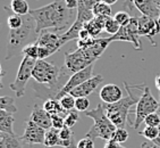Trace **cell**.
Returning <instances> with one entry per match:
<instances>
[{
	"label": "cell",
	"mask_w": 160,
	"mask_h": 148,
	"mask_svg": "<svg viewBox=\"0 0 160 148\" xmlns=\"http://www.w3.org/2000/svg\"><path fill=\"white\" fill-rule=\"evenodd\" d=\"M65 3L69 9H77L78 7V0H65Z\"/></svg>",
	"instance_id": "obj_41"
},
{
	"label": "cell",
	"mask_w": 160,
	"mask_h": 148,
	"mask_svg": "<svg viewBox=\"0 0 160 148\" xmlns=\"http://www.w3.org/2000/svg\"><path fill=\"white\" fill-rule=\"evenodd\" d=\"M154 144H157L158 146H160V127H159V136H158V138H156L153 140Z\"/></svg>",
	"instance_id": "obj_46"
},
{
	"label": "cell",
	"mask_w": 160,
	"mask_h": 148,
	"mask_svg": "<svg viewBox=\"0 0 160 148\" xmlns=\"http://www.w3.org/2000/svg\"><path fill=\"white\" fill-rule=\"evenodd\" d=\"M154 84H156V88L158 89V91L160 92V74L157 75L156 79H154Z\"/></svg>",
	"instance_id": "obj_44"
},
{
	"label": "cell",
	"mask_w": 160,
	"mask_h": 148,
	"mask_svg": "<svg viewBox=\"0 0 160 148\" xmlns=\"http://www.w3.org/2000/svg\"><path fill=\"white\" fill-rule=\"evenodd\" d=\"M37 23L33 16L28 14L23 16V25L18 29H9L7 37L6 59L14 58L23 51L25 46L33 43L38 39Z\"/></svg>",
	"instance_id": "obj_3"
},
{
	"label": "cell",
	"mask_w": 160,
	"mask_h": 148,
	"mask_svg": "<svg viewBox=\"0 0 160 148\" xmlns=\"http://www.w3.org/2000/svg\"><path fill=\"white\" fill-rule=\"evenodd\" d=\"M111 139H114L115 141L119 142V144H123L128 139V132H127V130L125 128H117L115 130Z\"/></svg>",
	"instance_id": "obj_29"
},
{
	"label": "cell",
	"mask_w": 160,
	"mask_h": 148,
	"mask_svg": "<svg viewBox=\"0 0 160 148\" xmlns=\"http://www.w3.org/2000/svg\"><path fill=\"white\" fill-rule=\"evenodd\" d=\"M59 140L62 141H66V140H72L74 139V133L72 131V128L64 127L62 129L59 130Z\"/></svg>",
	"instance_id": "obj_36"
},
{
	"label": "cell",
	"mask_w": 160,
	"mask_h": 148,
	"mask_svg": "<svg viewBox=\"0 0 160 148\" xmlns=\"http://www.w3.org/2000/svg\"><path fill=\"white\" fill-rule=\"evenodd\" d=\"M3 144L6 148H23L22 147V139L17 135H5L3 137Z\"/></svg>",
	"instance_id": "obj_24"
},
{
	"label": "cell",
	"mask_w": 160,
	"mask_h": 148,
	"mask_svg": "<svg viewBox=\"0 0 160 148\" xmlns=\"http://www.w3.org/2000/svg\"><path fill=\"white\" fill-rule=\"evenodd\" d=\"M100 1H103V3H108V5H114V3H117V0H100Z\"/></svg>",
	"instance_id": "obj_45"
},
{
	"label": "cell",
	"mask_w": 160,
	"mask_h": 148,
	"mask_svg": "<svg viewBox=\"0 0 160 148\" xmlns=\"http://www.w3.org/2000/svg\"><path fill=\"white\" fill-rule=\"evenodd\" d=\"M92 77H93V64L88 66V67L82 70V71H78L73 74V75L69 77V80L67 81V83L65 84L64 88L60 90V92L56 97V99H60L62 96L69 93L74 88H76L77 86H80V84H82L83 82H85L86 80L91 79Z\"/></svg>",
	"instance_id": "obj_12"
},
{
	"label": "cell",
	"mask_w": 160,
	"mask_h": 148,
	"mask_svg": "<svg viewBox=\"0 0 160 148\" xmlns=\"http://www.w3.org/2000/svg\"><path fill=\"white\" fill-rule=\"evenodd\" d=\"M51 124H52V128L57 130L62 129L65 127V115H51Z\"/></svg>",
	"instance_id": "obj_35"
},
{
	"label": "cell",
	"mask_w": 160,
	"mask_h": 148,
	"mask_svg": "<svg viewBox=\"0 0 160 148\" xmlns=\"http://www.w3.org/2000/svg\"><path fill=\"white\" fill-rule=\"evenodd\" d=\"M42 107L44 108L50 115L60 114V115H65V116H66V114H67V112L62 107L60 102H59L58 99H55V98L47 99Z\"/></svg>",
	"instance_id": "obj_19"
},
{
	"label": "cell",
	"mask_w": 160,
	"mask_h": 148,
	"mask_svg": "<svg viewBox=\"0 0 160 148\" xmlns=\"http://www.w3.org/2000/svg\"><path fill=\"white\" fill-rule=\"evenodd\" d=\"M62 34V32L56 31L53 29H46V30H42L39 33L35 42L38 43V46L46 47L55 54L56 51H58L62 47V43H60Z\"/></svg>",
	"instance_id": "obj_11"
},
{
	"label": "cell",
	"mask_w": 160,
	"mask_h": 148,
	"mask_svg": "<svg viewBox=\"0 0 160 148\" xmlns=\"http://www.w3.org/2000/svg\"><path fill=\"white\" fill-rule=\"evenodd\" d=\"M114 18L117 21V23L120 25V26H125V25H127L129 23L131 18H132V16L129 15L127 12H125V10H120V12L115 14Z\"/></svg>",
	"instance_id": "obj_32"
},
{
	"label": "cell",
	"mask_w": 160,
	"mask_h": 148,
	"mask_svg": "<svg viewBox=\"0 0 160 148\" xmlns=\"http://www.w3.org/2000/svg\"><path fill=\"white\" fill-rule=\"evenodd\" d=\"M0 75H6V71H3L1 67V63H0Z\"/></svg>",
	"instance_id": "obj_48"
},
{
	"label": "cell",
	"mask_w": 160,
	"mask_h": 148,
	"mask_svg": "<svg viewBox=\"0 0 160 148\" xmlns=\"http://www.w3.org/2000/svg\"><path fill=\"white\" fill-rule=\"evenodd\" d=\"M119 29H120V25L118 24L117 21L114 17H111V16L107 17L105 24V31L107 33H109L110 35H114V34H116L119 31Z\"/></svg>",
	"instance_id": "obj_27"
},
{
	"label": "cell",
	"mask_w": 160,
	"mask_h": 148,
	"mask_svg": "<svg viewBox=\"0 0 160 148\" xmlns=\"http://www.w3.org/2000/svg\"><path fill=\"white\" fill-rule=\"evenodd\" d=\"M122 148H125V147H122Z\"/></svg>",
	"instance_id": "obj_54"
},
{
	"label": "cell",
	"mask_w": 160,
	"mask_h": 148,
	"mask_svg": "<svg viewBox=\"0 0 160 148\" xmlns=\"http://www.w3.org/2000/svg\"><path fill=\"white\" fill-rule=\"evenodd\" d=\"M10 10L16 15L25 16L30 14V6L26 0H12L10 3Z\"/></svg>",
	"instance_id": "obj_20"
},
{
	"label": "cell",
	"mask_w": 160,
	"mask_h": 148,
	"mask_svg": "<svg viewBox=\"0 0 160 148\" xmlns=\"http://www.w3.org/2000/svg\"><path fill=\"white\" fill-rule=\"evenodd\" d=\"M0 148H6L5 144H3V140H0Z\"/></svg>",
	"instance_id": "obj_50"
},
{
	"label": "cell",
	"mask_w": 160,
	"mask_h": 148,
	"mask_svg": "<svg viewBox=\"0 0 160 148\" xmlns=\"http://www.w3.org/2000/svg\"><path fill=\"white\" fill-rule=\"evenodd\" d=\"M100 98L105 104H115L123 98V91L117 84H106L100 90Z\"/></svg>",
	"instance_id": "obj_15"
},
{
	"label": "cell",
	"mask_w": 160,
	"mask_h": 148,
	"mask_svg": "<svg viewBox=\"0 0 160 148\" xmlns=\"http://www.w3.org/2000/svg\"><path fill=\"white\" fill-rule=\"evenodd\" d=\"M138 24H139V33L141 37H147L153 47L157 46L156 41L153 40V37L160 33V26L158 24V21L154 18H151L149 16L141 15L138 17Z\"/></svg>",
	"instance_id": "obj_13"
},
{
	"label": "cell",
	"mask_w": 160,
	"mask_h": 148,
	"mask_svg": "<svg viewBox=\"0 0 160 148\" xmlns=\"http://www.w3.org/2000/svg\"><path fill=\"white\" fill-rule=\"evenodd\" d=\"M37 61L38 59L31 58L28 56H24V58L22 59L15 81L9 86V88L15 92L17 98H21L25 95V87H26L28 81L30 80V77H32V72H33Z\"/></svg>",
	"instance_id": "obj_7"
},
{
	"label": "cell",
	"mask_w": 160,
	"mask_h": 148,
	"mask_svg": "<svg viewBox=\"0 0 160 148\" xmlns=\"http://www.w3.org/2000/svg\"><path fill=\"white\" fill-rule=\"evenodd\" d=\"M107 17H109V16H94L91 21H89L88 23L84 24V28L89 31L91 37L96 38L101 34V32L105 30Z\"/></svg>",
	"instance_id": "obj_17"
},
{
	"label": "cell",
	"mask_w": 160,
	"mask_h": 148,
	"mask_svg": "<svg viewBox=\"0 0 160 148\" xmlns=\"http://www.w3.org/2000/svg\"><path fill=\"white\" fill-rule=\"evenodd\" d=\"M84 113H85L86 116L91 117L94 122L91 129L85 135V137H89V138L92 139L100 138L106 140V141L110 140L117 127L109 120V117L106 114L103 105L99 104L94 109H90V111H86Z\"/></svg>",
	"instance_id": "obj_5"
},
{
	"label": "cell",
	"mask_w": 160,
	"mask_h": 148,
	"mask_svg": "<svg viewBox=\"0 0 160 148\" xmlns=\"http://www.w3.org/2000/svg\"><path fill=\"white\" fill-rule=\"evenodd\" d=\"M7 24L9 29H18L23 25V16L12 14L7 18Z\"/></svg>",
	"instance_id": "obj_30"
},
{
	"label": "cell",
	"mask_w": 160,
	"mask_h": 148,
	"mask_svg": "<svg viewBox=\"0 0 160 148\" xmlns=\"http://www.w3.org/2000/svg\"><path fill=\"white\" fill-rule=\"evenodd\" d=\"M124 87L127 91L126 97H123L119 102L115 104L103 105L107 116L117 128H125L131 113V107L136 105L140 99L136 96V91H139L143 86H135L128 84V82H124Z\"/></svg>",
	"instance_id": "obj_4"
},
{
	"label": "cell",
	"mask_w": 160,
	"mask_h": 148,
	"mask_svg": "<svg viewBox=\"0 0 160 148\" xmlns=\"http://www.w3.org/2000/svg\"><path fill=\"white\" fill-rule=\"evenodd\" d=\"M5 109L10 113H16L17 112V107L15 106V100L9 97V96H1L0 97V111Z\"/></svg>",
	"instance_id": "obj_22"
},
{
	"label": "cell",
	"mask_w": 160,
	"mask_h": 148,
	"mask_svg": "<svg viewBox=\"0 0 160 148\" xmlns=\"http://www.w3.org/2000/svg\"><path fill=\"white\" fill-rule=\"evenodd\" d=\"M89 37H91V35H90L89 31L85 28L82 29L80 31V33H78V39H85V38H89Z\"/></svg>",
	"instance_id": "obj_43"
},
{
	"label": "cell",
	"mask_w": 160,
	"mask_h": 148,
	"mask_svg": "<svg viewBox=\"0 0 160 148\" xmlns=\"http://www.w3.org/2000/svg\"><path fill=\"white\" fill-rule=\"evenodd\" d=\"M141 148H160V146H158L157 144H154L153 141L147 140V141H143L141 144Z\"/></svg>",
	"instance_id": "obj_42"
},
{
	"label": "cell",
	"mask_w": 160,
	"mask_h": 148,
	"mask_svg": "<svg viewBox=\"0 0 160 148\" xmlns=\"http://www.w3.org/2000/svg\"><path fill=\"white\" fill-rule=\"evenodd\" d=\"M5 77V75H0V89H2L3 88V83H2V77Z\"/></svg>",
	"instance_id": "obj_47"
},
{
	"label": "cell",
	"mask_w": 160,
	"mask_h": 148,
	"mask_svg": "<svg viewBox=\"0 0 160 148\" xmlns=\"http://www.w3.org/2000/svg\"><path fill=\"white\" fill-rule=\"evenodd\" d=\"M59 130L51 128V129L46 131V137H44V144L46 147H55L59 144Z\"/></svg>",
	"instance_id": "obj_21"
},
{
	"label": "cell",
	"mask_w": 160,
	"mask_h": 148,
	"mask_svg": "<svg viewBox=\"0 0 160 148\" xmlns=\"http://www.w3.org/2000/svg\"><path fill=\"white\" fill-rule=\"evenodd\" d=\"M123 6L126 7L131 13H133V8H136L141 15L149 16L154 19H158L160 15V8L152 0H125Z\"/></svg>",
	"instance_id": "obj_9"
},
{
	"label": "cell",
	"mask_w": 160,
	"mask_h": 148,
	"mask_svg": "<svg viewBox=\"0 0 160 148\" xmlns=\"http://www.w3.org/2000/svg\"><path fill=\"white\" fill-rule=\"evenodd\" d=\"M140 135L144 137L147 140L153 141L154 139L158 138V136H159V127H149V125H145V128L140 132Z\"/></svg>",
	"instance_id": "obj_26"
},
{
	"label": "cell",
	"mask_w": 160,
	"mask_h": 148,
	"mask_svg": "<svg viewBox=\"0 0 160 148\" xmlns=\"http://www.w3.org/2000/svg\"><path fill=\"white\" fill-rule=\"evenodd\" d=\"M144 123L145 125H149V127H160V115L158 114V112L149 114L145 117Z\"/></svg>",
	"instance_id": "obj_34"
},
{
	"label": "cell",
	"mask_w": 160,
	"mask_h": 148,
	"mask_svg": "<svg viewBox=\"0 0 160 148\" xmlns=\"http://www.w3.org/2000/svg\"><path fill=\"white\" fill-rule=\"evenodd\" d=\"M14 115L5 109L0 111V131L7 135H16L14 131Z\"/></svg>",
	"instance_id": "obj_18"
},
{
	"label": "cell",
	"mask_w": 160,
	"mask_h": 148,
	"mask_svg": "<svg viewBox=\"0 0 160 148\" xmlns=\"http://www.w3.org/2000/svg\"><path fill=\"white\" fill-rule=\"evenodd\" d=\"M123 146L120 145L119 142L115 141L114 139H110V140H107L105 144V147L103 148H122Z\"/></svg>",
	"instance_id": "obj_40"
},
{
	"label": "cell",
	"mask_w": 160,
	"mask_h": 148,
	"mask_svg": "<svg viewBox=\"0 0 160 148\" xmlns=\"http://www.w3.org/2000/svg\"><path fill=\"white\" fill-rule=\"evenodd\" d=\"M110 42L109 38H99L89 48H77L75 51H68L65 54V62L62 70L71 77L76 72L82 71L96 62Z\"/></svg>",
	"instance_id": "obj_2"
},
{
	"label": "cell",
	"mask_w": 160,
	"mask_h": 148,
	"mask_svg": "<svg viewBox=\"0 0 160 148\" xmlns=\"http://www.w3.org/2000/svg\"><path fill=\"white\" fill-rule=\"evenodd\" d=\"M80 116H78V111L76 109H73V111H69L65 116V127L67 128H73L75 124L77 123Z\"/></svg>",
	"instance_id": "obj_28"
},
{
	"label": "cell",
	"mask_w": 160,
	"mask_h": 148,
	"mask_svg": "<svg viewBox=\"0 0 160 148\" xmlns=\"http://www.w3.org/2000/svg\"><path fill=\"white\" fill-rule=\"evenodd\" d=\"M5 135H6V133H3V132H1V131H0V140H2L3 137H5Z\"/></svg>",
	"instance_id": "obj_51"
},
{
	"label": "cell",
	"mask_w": 160,
	"mask_h": 148,
	"mask_svg": "<svg viewBox=\"0 0 160 148\" xmlns=\"http://www.w3.org/2000/svg\"><path fill=\"white\" fill-rule=\"evenodd\" d=\"M53 55V53L50 49L46 48V47L39 46V50H38V59H46L47 57Z\"/></svg>",
	"instance_id": "obj_39"
},
{
	"label": "cell",
	"mask_w": 160,
	"mask_h": 148,
	"mask_svg": "<svg viewBox=\"0 0 160 148\" xmlns=\"http://www.w3.org/2000/svg\"><path fill=\"white\" fill-rule=\"evenodd\" d=\"M159 109V100L154 98L150 91L149 87H144L142 91V95L140 97L139 102L136 104L135 109V119H134V129H139V127L144 122L145 117L151 113H156Z\"/></svg>",
	"instance_id": "obj_6"
},
{
	"label": "cell",
	"mask_w": 160,
	"mask_h": 148,
	"mask_svg": "<svg viewBox=\"0 0 160 148\" xmlns=\"http://www.w3.org/2000/svg\"><path fill=\"white\" fill-rule=\"evenodd\" d=\"M152 1H153V3H156V5H157V6L160 8V0H152Z\"/></svg>",
	"instance_id": "obj_49"
},
{
	"label": "cell",
	"mask_w": 160,
	"mask_h": 148,
	"mask_svg": "<svg viewBox=\"0 0 160 148\" xmlns=\"http://www.w3.org/2000/svg\"><path fill=\"white\" fill-rule=\"evenodd\" d=\"M97 38L93 37H89L85 38V39H77V48H89L96 42Z\"/></svg>",
	"instance_id": "obj_37"
},
{
	"label": "cell",
	"mask_w": 160,
	"mask_h": 148,
	"mask_svg": "<svg viewBox=\"0 0 160 148\" xmlns=\"http://www.w3.org/2000/svg\"><path fill=\"white\" fill-rule=\"evenodd\" d=\"M58 100L60 102L62 107L64 108L67 113L69 111L75 109V102H76V98H75L74 96H72L71 93H67V95L62 96V98L58 99Z\"/></svg>",
	"instance_id": "obj_25"
},
{
	"label": "cell",
	"mask_w": 160,
	"mask_h": 148,
	"mask_svg": "<svg viewBox=\"0 0 160 148\" xmlns=\"http://www.w3.org/2000/svg\"><path fill=\"white\" fill-rule=\"evenodd\" d=\"M93 15L94 16H110L111 15V6L103 1H99L93 7Z\"/></svg>",
	"instance_id": "obj_23"
},
{
	"label": "cell",
	"mask_w": 160,
	"mask_h": 148,
	"mask_svg": "<svg viewBox=\"0 0 160 148\" xmlns=\"http://www.w3.org/2000/svg\"><path fill=\"white\" fill-rule=\"evenodd\" d=\"M101 82H103V77L100 75V74H97V75L92 77L91 79L86 80L85 82H83L82 84L74 88L69 93L72 96H74L75 98H78V97H88V96L91 95L100 86Z\"/></svg>",
	"instance_id": "obj_14"
},
{
	"label": "cell",
	"mask_w": 160,
	"mask_h": 148,
	"mask_svg": "<svg viewBox=\"0 0 160 148\" xmlns=\"http://www.w3.org/2000/svg\"><path fill=\"white\" fill-rule=\"evenodd\" d=\"M38 50H39V46H38L37 42L30 43L28 46H25V48L23 49L22 54L24 56H28V57H31V58L38 59Z\"/></svg>",
	"instance_id": "obj_31"
},
{
	"label": "cell",
	"mask_w": 160,
	"mask_h": 148,
	"mask_svg": "<svg viewBox=\"0 0 160 148\" xmlns=\"http://www.w3.org/2000/svg\"><path fill=\"white\" fill-rule=\"evenodd\" d=\"M90 107V100L88 97H78L75 102V109L78 112H86Z\"/></svg>",
	"instance_id": "obj_33"
},
{
	"label": "cell",
	"mask_w": 160,
	"mask_h": 148,
	"mask_svg": "<svg viewBox=\"0 0 160 148\" xmlns=\"http://www.w3.org/2000/svg\"><path fill=\"white\" fill-rule=\"evenodd\" d=\"M157 21H158V24H159V26H160V15H159V17H158Z\"/></svg>",
	"instance_id": "obj_53"
},
{
	"label": "cell",
	"mask_w": 160,
	"mask_h": 148,
	"mask_svg": "<svg viewBox=\"0 0 160 148\" xmlns=\"http://www.w3.org/2000/svg\"><path fill=\"white\" fill-rule=\"evenodd\" d=\"M76 148H94V141L92 138L85 137V138L81 139L80 141L77 142Z\"/></svg>",
	"instance_id": "obj_38"
},
{
	"label": "cell",
	"mask_w": 160,
	"mask_h": 148,
	"mask_svg": "<svg viewBox=\"0 0 160 148\" xmlns=\"http://www.w3.org/2000/svg\"><path fill=\"white\" fill-rule=\"evenodd\" d=\"M30 15L35 19L38 34L46 29H53L62 33V31L68 30L75 22L77 9L76 13L75 9H69L65 0H55L49 5L30 10Z\"/></svg>",
	"instance_id": "obj_1"
},
{
	"label": "cell",
	"mask_w": 160,
	"mask_h": 148,
	"mask_svg": "<svg viewBox=\"0 0 160 148\" xmlns=\"http://www.w3.org/2000/svg\"><path fill=\"white\" fill-rule=\"evenodd\" d=\"M46 129L34 123L33 121L28 119L26 121V127L23 136L21 137L22 141L25 145H43L44 137H46Z\"/></svg>",
	"instance_id": "obj_10"
},
{
	"label": "cell",
	"mask_w": 160,
	"mask_h": 148,
	"mask_svg": "<svg viewBox=\"0 0 160 148\" xmlns=\"http://www.w3.org/2000/svg\"><path fill=\"white\" fill-rule=\"evenodd\" d=\"M158 114L160 115V92H159V109H158Z\"/></svg>",
	"instance_id": "obj_52"
},
{
	"label": "cell",
	"mask_w": 160,
	"mask_h": 148,
	"mask_svg": "<svg viewBox=\"0 0 160 148\" xmlns=\"http://www.w3.org/2000/svg\"><path fill=\"white\" fill-rule=\"evenodd\" d=\"M140 33H139V24H138V17L132 16L129 23L125 26H120L119 31L112 37H109L110 41H126V42L133 43V47L135 50L142 51V45L140 41Z\"/></svg>",
	"instance_id": "obj_8"
},
{
	"label": "cell",
	"mask_w": 160,
	"mask_h": 148,
	"mask_svg": "<svg viewBox=\"0 0 160 148\" xmlns=\"http://www.w3.org/2000/svg\"><path fill=\"white\" fill-rule=\"evenodd\" d=\"M30 120H32L34 123H37L38 125H40V127H42L43 129L46 130H49L52 128V124H51V115L43 107H39L38 105L33 106Z\"/></svg>",
	"instance_id": "obj_16"
}]
</instances>
